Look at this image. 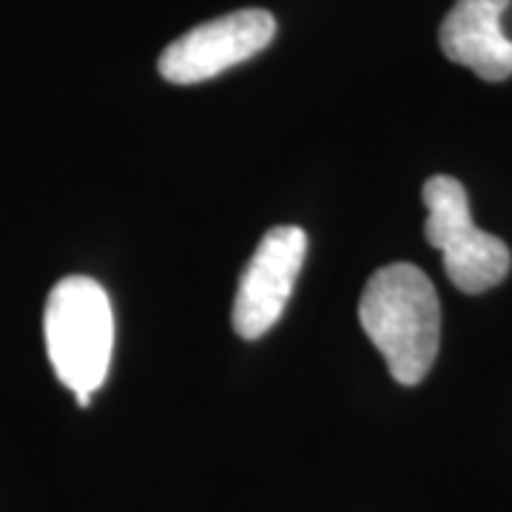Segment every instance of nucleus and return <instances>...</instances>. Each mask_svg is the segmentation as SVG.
<instances>
[{"label":"nucleus","instance_id":"obj_1","mask_svg":"<svg viewBox=\"0 0 512 512\" xmlns=\"http://www.w3.org/2000/svg\"><path fill=\"white\" fill-rule=\"evenodd\" d=\"M359 322L396 382L413 387L430 373L441 342V308L433 282L416 265L396 262L370 276Z\"/></svg>","mask_w":512,"mask_h":512},{"label":"nucleus","instance_id":"obj_2","mask_svg":"<svg viewBox=\"0 0 512 512\" xmlns=\"http://www.w3.org/2000/svg\"><path fill=\"white\" fill-rule=\"evenodd\" d=\"M43 330L57 379L74 390L77 404L89 407L92 393L109 376L114 348L109 293L89 276L60 279L49 293Z\"/></svg>","mask_w":512,"mask_h":512},{"label":"nucleus","instance_id":"obj_3","mask_svg":"<svg viewBox=\"0 0 512 512\" xmlns=\"http://www.w3.org/2000/svg\"><path fill=\"white\" fill-rule=\"evenodd\" d=\"M421 197L427 205L424 237L441 251L450 282L464 293L495 288L510 271V248L473 222L464 185L456 177L439 174L424 183Z\"/></svg>","mask_w":512,"mask_h":512},{"label":"nucleus","instance_id":"obj_4","mask_svg":"<svg viewBox=\"0 0 512 512\" xmlns=\"http://www.w3.org/2000/svg\"><path fill=\"white\" fill-rule=\"evenodd\" d=\"M274 35L276 20L271 12L239 9L185 32L180 40L165 46L157 66L168 83L191 86L259 55L262 49H268Z\"/></svg>","mask_w":512,"mask_h":512},{"label":"nucleus","instance_id":"obj_5","mask_svg":"<svg viewBox=\"0 0 512 512\" xmlns=\"http://www.w3.org/2000/svg\"><path fill=\"white\" fill-rule=\"evenodd\" d=\"M305 254L308 237L296 225H276L256 245L234 302V330L242 339L254 342L274 328L291 299Z\"/></svg>","mask_w":512,"mask_h":512},{"label":"nucleus","instance_id":"obj_6","mask_svg":"<svg viewBox=\"0 0 512 512\" xmlns=\"http://www.w3.org/2000/svg\"><path fill=\"white\" fill-rule=\"evenodd\" d=\"M512 0H456L439 32L441 52L481 80L512 77V40L504 35V12Z\"/></svg>","mask_w":512,"mask_h":512}]
</instances>
